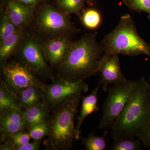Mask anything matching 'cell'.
I'll list each match as a JSON object with an SVG mask.
<instances>
[{"instance_id":"obj_1","label":"cell","mask_w":150,"mask_h":150,"mask_svg":"<svg viewBox=\"0 0 150 150\" xmlns=\"http://www.w3.org/2000/svg\"><path fill=\"white\" fill-rule=\"evenodd\" d=\"M97 32L86 33L73 41L65 59L55 68L58 76L79 81L98 72L104 49L101 43L97 41Z\"/></svg>"},{"instance_id":"obj_2","label":"cell","mask_w":150,"mask_h":150,"mask_svg":"<svg viewBox=\"0 0 150 150\" xmlns=\"http://www.w3.org/2000/svg\"><path fill=\"white\" fill-rule=\"evenodd\" d=\"M82 93L72 97L51 112L47 121L49 133L43 142L46 150H70L74 141L80 139L74 121Z\"/></svg>"},{"instance_id":"obj_3","label":"cell","mask_w":150,"mask_h":150,"mask_svg":"<svg viewBox=\"0 0 150 150\" xmlns=\"http://www.w3.org/2000/svg\"><path fill=\"white\" fill-rule=\"evenodd\" d=\"M149 125L150 91L148 82L142 77L133 98L111 128L112 139H134Z\"/></svg>"},{"instance_id":"obj_4","label":"cell","mask_w":150,"mask_h":150,"mask_svg":"<svg viewBox=\"0 0 150 150\" xmlns=\"http://www.w3.org/2000/svg\"><path fill=\"white\" fill-rule=\"evenodd\" d=\"M101 43L104 54L129 56L145 55L150 57V44L140 36L129 14L121 16L117 26L104 36Z\"/></svg>"},{"instance_id":"obj_5","label":"cell","mask_w":150,"mask_h":150,"mask_svg":"<svg viewBox=\"0 0 150 150\" xmlns=\"http://www.w3.org/2000/svg\"><path fill=\"white\" fill-rule=\"evenodd\" d=\"M33 21L37 32L43 39L71 37L79 31L69 15L51 5H43L38 8Z\"/></svg>"},{"instance_id":"obj_6","label":"cell","mask_w":150,"mask_h":150,"mask_svg":"<svg viewBox=\"0 0 150 150\" xmlns=\"http://www.w3.org/2000/svg\"><path fill=\"white\" fill-rule=\"evenodd\" d=\"M139 80H128L109 87L102 108L99 124L101 129H111L133 98L139 85Z\"/></svg>"},{"instance_id":"obj_7","label":"cell","mask_w":150,"mask_h":150,"mask_svg":"<svg viewBox=\"0 0 150 150\" xmlns=\"http://www.w3.org/2000/svg\"><path fill=\"white\" fill-rule=\"evenodd\" d=\"M16 55L37 76L54 81L55 77L46 61L38 37L26 33Z\"/></svg>"},{"instance_id":"obj_8","label":"cell","mask_w":150,"mask_h":150,"mask_svg":"<svg viewBox=\"0 0 150 150\" xmlns=\"http://www.w3.org/2000/svg\"><path fill=\"white\" fill-rule=\"evenodd\" d=\"M1 76L8 88L18 94L25 89L36 86L44 89L46 84L20 60L1 64Z\"/></svg>"},{"instance_id":"obj_9","label":"cell","mask_w":150,"mask_h":150,"mask_svg":"<svg viewBox=\"0 0 150 150\" xmlns=\"http://www.w3.org/2000/svg\"><path fill=\"white\" fill-rule=\"evenodd\" d=\"M88 90V85L84 81H71L58 76L43 89V102L51 112L72 97Z\"/></svg>"},{"instance_id":"obj_10","label":"cell","mask_w":150,"mask_h":150,"mask_svg":"<svg viewBox=\"0 0 150 150\" xmlns=\"http://www.w3.org/2000/svg\"><path fill=\"white\" fill-rule=\"evenodd\" d=\"M101 85L107 92L111 85L122 83L127 80L121 71L119 55L103 54L100 62L99 71Z\"/></svg>"},{"instance_id":"obj_11","label":"cell","mask_w":150,"mask_h":150,"mask_svg":"<svg viewBox=\"0 0 150 150\" xmlns=\"http://www.w3.org/2000/svg\"><path fill=\"white\" fill-rule=\"evenodd\" d=\"M40 39L46 61L51 67L56 68L63 62L69 50L73 43L71 37L62 36L52 39Z\"/></svg>"},{"instance_id":"obj_12","label":"cell","mask_w":150,"mask_h":150,"mask_svg":"<svg viewBox=\"0 0 150 150\" xmlns=\"http://www.w3.org/2000/svg\"><path fill=\"white\" fill-rule=\"evenodd\" d=\"M27 129L22 111L7 110L0 112L1 141L6 142L17 132Z\"/></svg>"},{"instance_id":"obj_13","label":"cell","mask_w":150,"mask_h":150,"mask_svg":"<svg viewBox=\"0 0 150 150\" xmlns=\"http://www.w3.org/2000/svg\"><path fill=\"white\" fill-rule=\"evenodd\" d=\"M34 8L25 5L15 0H9L5 12L19 29L25 30L32 24L35 18Z\"/></svg>"},{"instance_id":"obj_14","label":"cell","mask_w":150,"mask_h":150,"mask_svg":"<svg viewBox=\"0 0 150 150\" xmlns=\"http://www.w3.org/2000/svg\"><path fill=\"white\" fill-rule=\"evenodd\" d=\"M25 30H21L0 41V63L8 61L11 57L16 55L26 35Z\"/></svg>"},{"instance_id":"obj_15","label":"cell","mask_w":150,"mask_h":150,"mask_svg":"<svg viewBox=\"0 0 150 150\" xmlns=\"http://www.w3.org/2000/svg\"><path fill=\"white\" fill-rule=\"evenodd\" d=\"M100 86L101 82L100 81L96 87L91 93L87 96L82 97V103L81 108L79 115L77 117V122L76 126L77 132L79 136L81 128L85 119L88 115L97 112L99 110V108L98 106V95Z\"/></svg>"},{"instance_id":"obj_16","label":"cell","mask_w":150,"mask_h":150,"mask_svg":"<svg viewBox=\"0 0 150 150\" xmlns=\"http://www.w3.org/2000/svg\"><path fill=\"white\" fill-rule=\"evenodd\" d=\"M50 112L43 102L23 110V115L27 129L38 123L46 122L50 116Z\"/></svg>"},{"instance_id":"obj_17","label":"cell","mask_w":150,"mask_h":150,"mask_svg":"<svg viewBox=\"0 0 150 150\" xmlns=\"http://www.w3.org/2000/svg\"><path fill=\"white\" fill-rule=\"evenodd\" d=\"M10 110L22 111L18 95L9 89L1 80L0 83V112Z\"/></svg>"},{"instance_id":"obj_18","label":"cell","mask_w":150,"mask_h":150,"mask_svg":"<svg viewBox=\"0 0 150 150\" xmlns=\"http://www.w3.org/2000/svg\"><path fill=\"white\" fill-rule=\"evenodd\" d=\"M43 89L32 86L25 89L18 94L22 110L43 102Z\"/></svg>"},{"instance_id":"obj_19","label":"cell","mask_w":150,"mask_h":150,"mask_svg":"<svg viewBox=\"0 0 150 150\" xmlns=\"http://www.w3.org/2000/svg\"><path fill=\"white\" fill-rule=\"evenodd\" d=\"M79 18L85 27L88 29H97L102 22L101 14L94 8L83 9Z\"/></svg>"},{"instance_id":"obj_20","label":"cell","mask_w":150,"mask_h":150,"mask_svg":"<svg viewBox=\"0 0 150 150\" xmlns=\"http://www.w3.org/2000/svg\"><path fill=\"white\" fill-rule=\"evenodd\" d=\"M87 0H56V7L63 13L69 16L75 14L81 16Z\"/></svg>"},{"instance_id":"obj_21","label":"cell","mask_w":150,"mask_h":150,"mask_svg":"<svg viewBox=\"0 0 150 150\" xmlns=\"http://www.w3.org/2000/svg\"><path fill=\"white\" fill-rule=\"evenodd\" d=\"M106 133L103 136H99L91 133L87 137L82 138L83 143L87 150H105L107 147Z\"/></svg>"},{"instance_id":"obj_22","label":"cell","mask_w":150,"mask_h":150,"mask_svg":"<svg viewBox=\"0 0 150 150\" xmlns=\"http://www.w3.org/2000/svg\"><path fill=\"white\" fill-rule=\"evenodd\" d=\"M21 30L14 24L5 12L2 14L0 23V41Z\"/></svg>"},{"instance_id":"obj_23","label":"cell","mask_w":150,"mask_h":150,"mask_svg":"<svg viewBox=\"0 0 150 150\" xmlns=\"http://www.w3.org/2000/svg\"><path fill=\"white\" fill-rule=\"evenodd\" d=\"M141 141L139 139H123L114 140L111 150H141Z\"/></svg>"},{"instance_id":"obj_24","label":"cell","mask_w":150,"mask_h":150,"mask_svg":"<svg viewBox=\"0 0 150 150\" xmlns=\"http://www.w3.org/2000/svg\"><path fill=\"white\" fill-rule=\"evenodd\" d=\"M124 4L131 11L147 13L150 21V0H122Z\"/></svg>"},{"instance_id":"obj_25","label":"cell","mask_w":150,"mask_h":150,"mask_svg":"<svg viewBox=\"0 0 150 150\" xmlns=\"http://www.w3.org/2000/svg\"><path fill=\"white\" fill-rule=\"evenodd\" d=\"M28 130L31 139L38 141H40L47 137L49 133L47 121L34 125Z\"/></svg>"},{"instance_id":"obj_26","label":"cell","mask_w":150,"mask_h":150,"mask_svg":"<svg viewBox=\"0 0 150 150\" xmlns=\"http://www.w3.org/2000/svg\"><path fill=\"white\" fill-rule=\"evenodd\" d=\"M30 139L31 138L28 132L23 131H19L14 134L11 137L10 139L14 146L15 150L17 147L23 146L29 142Z\"/></svg>"},{"instance_id":"obj_27","label":"cell","mask_w":150,"mask_h":150,"mask_svg":"<svg viewBox=\"0 0 150 150\" xmlns=\"http://www.w3.org/2000/svg\"><path fill=\"white\" fill-rule=\"evenodd\" d=\"M137 137L145 146L150 149V125L143 128L137 134Z\"/></svg>"},{"instance_id":"obj_28","label":"cell","mask_w":150,"mask_h":150,"mask_svg":"<svg viewBox=\"0 0 150 150\" xmlns=\"http://www.w3.org/2000/svg\"><path fill=\"white\" fill-rule=\"evenodd\" d=\"M40 141L34 140L31 143H28L27 144L17 147L15 150H38L40 149Z\"/></svg>"},{"instance_id":"obj_29","label":"cell","mask_w":150,"mask_h":150,"mask_svg":"<svg viewBox=\"0 0 150 150\" xmlns=\"http://www.w3.org/2000/svg\"><path fill=\"white\" fill-rule=\"evenodd\" d=\"M1 150H15L14 146L11 139L3 142L0 146Z\"/></svg>"},{"instance_id":"obj_30","label":"cell","mask_w":150,"mask_h":150,"mask_svg":"<svg viewBox=\"0 0 150 150\" xmlns=\"http://www.w3.org/2000/svg\"><path fill=\"white\" fill-rule=\"evenodd\" d=\"M16 1L29 6L34 7L38 4L40 0H15Z\"/></svg>"},{"instance_id":"obj_31","label":"cell","mask_w":150,"mask_h":150,"mask_svg":"<svg viewBox=\"0 0 150 150\" xmlns=\"http://www.w3.org/2000/svg\"><path fill=\"white\" fill-rule=\"evenodd\" d=\"M87 2L91 6L94 5L95 4V0H87Z\"/></svg>"},{"instance_id":"obj_32","label":"cell","mask_w":150,"mask_h":150,"mask_svg":"<svg viewBox=\"0 0 150 150\" xmlns=\"http://www.w3.org/2000/svg\"><path fill=\"white\" fill-rule=\"evenodd\" d=\"M148 85H149V89L150 91V80L148 82Z\"/></svg>"}]
</instances>
